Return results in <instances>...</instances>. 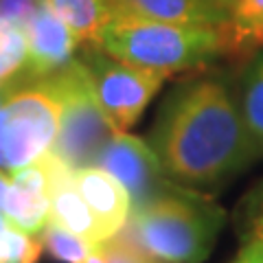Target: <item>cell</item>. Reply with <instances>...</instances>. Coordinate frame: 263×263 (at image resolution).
Instances as JSON below:
<instances>
[{
    "label": "cell",
    "instance_id": "cell-22",
    "mask_svg": "<svg viewBox=\"0 0 263 263\" xmlns=\"http://www.w3.org/2000/svg\"><path fill=\"white\" fill-rule=\"evenodd\" d=\"M86 263H108V261H105V259H103V254H101V252H99V250H97V246L92 243V252H90V254H88V259H86Z\"/></svg>",
    "mask_w": 263,
    "mask_h": 263
},
{
    "label": "cell",
    "instance_id": "cell-25",
    "mask_svg": "<svg viewBox=\"0 0 263 263\" xmlns=\"http://www.w3.org/2000/svg\"><path fill=\"white\" fill-rule=\"evenodd\" d=\"M5 95H7V90L0 88V105H3V101H5Z\"/></svg>",
    "mask_w": 263,
    "mask_h": 263
},
{
    "label": "cell",
    "instance_id": "cell-3",
    "mask_svg": "<svg viewBox=\"0 0 263 263\" xmlns=\"http://www.w3.org/2000/svg\"><path fill=\"white\" fill-rule=\"evenodd\" d=\"M101 51L117 60L174 75L226 53L224 29L141 18H112L101 35Z\"/></svg>",
    "mask_w": 263,
    "mask_h": 263
},
{
    "label": "cell",
    "instance_id": "cell-19",
    "mask_svg": "<svg viewBox=\"0 0 263 263\" xmlns=\"http://www.w3.org/2000/svg\"><path fill=\"white\" fill-rule=\"evenodd\" d=\"M95 246L108 263H160L154 257H149L147 252H143L141 248H136L134 243L123 239L121 235L112 237V239H108V241L95 243Z\"/></svg>",
    "mask_w": 263,
    "mask_h": 263
},
{
    "label": "cell",
    "instance_id": "cell-24",
    "mask_svg": "<svg viewBox=\"0 0 263 263\" xmlns=\"http://www.w3.org/2000/svg\"><path fill=\"white\" fill-rule=\"evenodd\" d=\"M9 224H11V221H9V219H7V217L3 215V213H0V230H3L5 226H9Z\"/></svg>",
    "mask_w": 263,
    "mask_h": 263
},
{
    "label": "cell",
    "instance_id": "cell-23",
    "mask_svg": "<svg viewBox=\"0 0 263 263\" xmlns=\"http://www.w3.org/2000/svg\"><path fill=\"white\" fill-rule=\"evenodd\" d=\"M235 263H257V261H252L250 257H246V254H239V257H237V261Z\"/></svg>",
    "mask_w": 263,
    "mask_h": 263
},
{
    "label": "cell",
    "instance_id": "cell-12",
    "mask_svg": "<svg viewBox=\"0 0 263 263\" xmlns=\"http://www.w3.org/2000/svg\"><path fill=\"white\" fill-rule=\"evenodd\" d=\"M228 13L226 53H248L263 44V0H230Z\"/></svg>",
    "mask_w": 263,
    "mask_h": 263
},
{
    "label": "cell",
    "instance_id": "cell-6",
    "mask_svg": "<svg viewBox=\"0 0 263 263\" xmlns=\"http://www.w3.org/2000/svg\"><path fill=\"white\" fill-rule=\"evenodd\" d=\"M84 62L92 79L99 108L114 132H127L134 125L167 79L162 72L125 64L101 48H90Z\"/></svg>",
    "mask_w": 263,
    "mask_h": 263
},
{
    "label": "cell",
    "instance_id": "cell-14",
    "mask_svg": "<svg viewBox=\"0 0 263 263\" xmlns=\"http://www.w3.org/2000/svg\"><path fill=\"white\" fill-rule=\"evenodd\" d=\"M237 233L241 239L239 254L263 263V182L254 186L237 209Z\"/></svg>",
    "mask_w": 263,
    "mask_h": 263
},
{
    "label": "cell",
    "instance_id": "cell-11",
    "mask_svg": "<svg viewBox=\"0 0 263 263\" xmlns=\"http://www.w3.org/2000/svg\"><path fill=\"white\" fill-rule=\"evenodd\" d=\"M42 3L70 29L79 46H86L88 51L101 46V35L112 20L105 0H42Z\"/></svg>",
    "mask_w": 263,
    "mask_h": 263
},
{
    "label": "cell",
    "instance_id": "cell-2",
    "mask_svg": "<svg viewBox=\"0 0 263 263\" xmlns=\"http://www.w3.org/2000/svg\"><path fill=\"white\" fill-rule=\"evenodd\" d=\"M224 224V211L182 189L132 209L121 237L160 263H202Z\"/></svg>",
    "mask_w": 263,
    "mask_h": 263
},
{
    "label": "cell",
    "instance_id": "cell-10",
    "mask_svg": "<svg viewBox=\"0 0 263 263\" xmlns=\"http://www.w3.org/2000/svg\"><path fill=\"white\" fill-rule=\"evenodd\" d=\"M75 180L84 200L97 219L101 241L117 237L132 213V197L112 174L101 167H84L75 171Z\"/></svg>",
    "mask_w": 263,
    "mask_h": 263
},
{
    "label": "cell",
    "instance_id": "cell-7",
    "mask_svg": "<svg viewBox=\"0 0 263 263\" xmlns=\"http://www.w3.org/2000/svg\"><path fill=\"white\" fill-rule=\"evenodd\" d=\"M95 167L105 169L127 189L132 209L180 189L171 184V178L162 169L154 147L147 145L143 138L129 136L127 132H114V136L99 154Z\"/></svg>",
    "mask_w": 263,
    "mask_h": 263
},
{
    "label": "cell",
    "instance_id": "cell-4",
    "mask_svg": "<svg viewBox=\"0 0 263 263\" xmlns=\"http://www.w3.org/2000/svg\"><path fill=\"white\" fill-rule=\"evenodd\" d=\"M62 101L51 79L7 88L0 105V171H18L53 149Z\"/></svg>",
    "mask_w": 263,
    "mask_h": 263
},
{
    "label": "cell",
    "instance_id": "cell-17",
    "mask_svg": "<svg viewBox=\"0 0 263 263\" xmlns=\"http://www.w3.org/2000/svg\"><path fill=\"white\" fill-rule=\"evenodd\" d=\"M27 68V31L24 27H0V88L13 86Z\"/></svg>",
    "mask_w": 263,
    "mask_h": 263
},
{
    "label": "cell",
    "instance_id": "cell-13",
    "mask_svg": "<svg viewBox=\"0 0 263 263\" xmlns=\"http://www.w3.org/2000/svg\"><path fill=\"white\" fill-rule=\"evenodd\" d=\"M13 182V180H11ZM51 213V200L46 193L27 191L18 184H11V191L7 195L3 215L27 233H40L48 221Z\"/></svg>",
    "mask_w": 263,
    "mask_h": 263
},
{
    "label": "cell",
    "instance_id": "cell-5",
    "mask_svg": "<svg viewBox=\"0 0 263 263\" xmlns=\"http://www.w3.org/2000/svg\"><path fill=\"white\" fill-rule=\"evenodd\" d=\"M48 79L62 101L53 154L75 171L95 167L99 154L114 136V127L99 108L86 62L72 60Z\"/></svg>",
    "mask_w": 263,
    "mask_h": 263
},
{
    "label": "cell",
    "instance_id": "cell-1",
    "mask_svg": "<svg viewBox=\"0 0 263 263\" xmlns=\"http://www.w3.org/2000/svg\"><path fill=\"white\" fill-rule=\"evenodd\" d=\"M152 147L167 176L186 189L219 186L257 158L241 110L213 79L182 86L167 99Z\"/></svg>",
    "mask_w": 263,
    "mask_h": 263
},
{
    "label": "cell",
    "instance_id": "cell-9",
    "mask_svg": "<svg viewBox=\"0 0 263 263\" xmlns=\"http://www.w3.org/2000/svg\"><path fill=\"white\" fill-rule=\"evenodd\" d=\"M112 18H141L226 29L230 0H105Z\"/></svg>",
    "mask_w": 263,
    "mask_h": 263
},
{
    "label": "cell",
    "instance_id": "cell-18",
    "mask_svg": "<svg viewBox=\"0 0 263 263\" xmlns=\"http://www.w3.org/2000/svg\"><path fill=\"white\" fill-rule=\"evenodd\" d=\"M42 248V241L15 224L0 230V263H37Z\"/></svg>",
    "mask_w": 263,
    "mask_h": 263
},
{
    "label": "cell",
    "instance_id": "cell-15",
    "mask_svg": "<svg viewBox=\"0 0 263 263\" xmlns=\"http://www.w3.org/2000/svg\"><path fill=\"white\" fill-rule=\"evenodd\" d=\"M241 117L257 158L263 156V57L248 70L241 88Z\"/></svg>",
    "mask_w": 263,
    "mask_h": 263
},
{
    "label": "cell",
    "instance_id": "cell-16",
    "mask_svg": "<svg viewBox=\"0 0 263 263\" xmlns=\"http://www.w3.org/2000/svg\"><path fill=\"white\" fill-rule=\"evenodd\" d=\"M40 241L48 250L53 259L62 263H86L88 254L92 252V243L84 237L75 235L72 230L48 219L40 230Z\"/></svg>",
    "mask_w": 263,
    "mask_h": 263
},
{
    "label": "cell",
    "instance_id": "cell-8",
    "mask_svg": "<svg viewBox=\"0 0 263 263\" xmlns=\"http://www.w3.org/2000/svg\"><path fill=\"white\" fill-rule=\"evenodd\" d=\"M27 68L24 81L44 79L62 70L72 62V53L79 46L70 29L40 0L35 13L27 22Z\"/></svg>",
    "mask_w": 263,
    "mask_h": 263
},
{
    "label": "cell",
    "instance_id": "cell-21",
    "mask_svg": "<svg viewBox=\"0 0 263 263\" xmlns=\"http://www.w3.org/2000/svg\"><path fill=\"white\" fill-rule=\"evenodd\" d=\"M11 178H7L3 171H0V213L5 211V202H7V195L11 191Z\"/></svg>",
    "mask_w": 263,
    "mask_h": 263
},
{
    "label": "cell",
    "instance_id": "cell-20",
    "mask_svg": "<svg viewBox=\"0 0 263 263\" xmlns=\"http://www.w3.org/2000/svg\"><path fill=\"white\" fill-rule=\"evenodd\" d=\"M40 0H0V27H27Z\"/></svg>",
    "mask_w": 263,
    "mask_h": 263
}]
</instances>
